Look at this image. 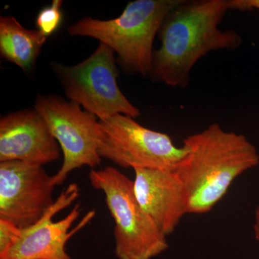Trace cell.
Instances as JSON below:
<instances>
[{
  "label": "cell",
  "mask_w": 259,
  "mask_h": 259,
  "mask_svg": "<svg viewBox=\"0 0 259 259\" xmlns=\"http://www.w3.org/2000/svg\"><path fill=\"white\" fill-rule=\"evenodd\" d=\"M228 0H180L158 32L161 47L153 51L149 77L171 88H186L197 61L208 53L236 50L242 44L234 30L219 28Z\"/></svg>",
  "instance_id": "1"
},
{
  "label": "cell",
  "mask_w": 259,
  "mask_h": 259,
  "mask_svg": "<svg viewBox=\"0 0 259 259\" xmlns=\"http://www.w3.org/2000/svg\"><path fill=\"white\" fill-rule=\"evenodd\" d=\"M187 153L175 167L188 194V213L205 214L242 174L259 165L254 145L245 136L213 123L184 139Z\"/></svg>",
  "instance_id": "2"
},
{
  "label": "cell",
  "mask_w": 259,
  "mask_h": 259,
  "mask_svg": "<svg viewBox=\"0 0 259 259\" xmlns=\"http://www.w3.org/2000/svg\"><path fill=\"white\" fill-rule=\"evenodd\" d=\"M180 0H135L118 18L100 20L91 17L69 28L73 36L91 37L106 44L118 55V63L130 74L149 76L153 41L167 13Z\"/></svg>",
  "instance_id": "3"
},
{
  "label": "cell",
  "mask_w": 259,
  "mask_h": 259,
  "mask_svg": "<svg viewBox=\"0 0 259 259\" xmlns=\"http://www.w3.org/2000/svg\"><path fill=\"white\" fill-rule=\"evenodd\" d=\"M94 188L102 190L115 221V253L118 259H152L168 248L166 236L141 207L134 181L115 167L92 170Z\"/></svg>",
  "instance_id": "4"
},
{
  "label": "cell",
  "mask_w": 259,
  "mask_h": 259,
  "mask_svg": "<svg viewBox=\"0 0 259 259\" xmlns=\"http://www.w3.org/2000/svg\"><path fill=\"white\" fill-rule=\"evenodd\" d=\"M115 53L100 42L91 56L74 66L54 64L65 95L70 101L82 106L99 120L122 114L136 118L139 109L121 92Z\"/></svg>",
  "instance_id": "5"
},
{
  "label": "cell",
  "mask_w": 259,
  "mask_h": 259,
  "mask_svg": "<svg viewBox=\"0 0 259 259\" xmlns=\"http://www.w3.org/2000/svg\"><path fill=\"white\" fill-rule=\"evenodd\" d=\"M34 108L47 122L64 153L62 166L51 177L53 186L64 183L76 168H93L101 163L99 147L102 129L96 116L81 110L79 104L57 95L39 96Z\"/></svg>",
  "instance_id": "6"
},
{
  "label": "cell",
  "mask_w": 259,
  "mask_h": 259,
  "mask_svg": "<svg viewBox=\"0 0 259 259\" xmlns=\"http://www.w3.org/2000/svg\"><path fill=\"white\" fill-rule=\"evenodd\" d=\"M100 122L99 154L122 168L174 170L187 153L168 135L146 128L128 116L118 114Z\"/></svg>",
  "instance_id": "7"
},
{
  "label": "cell",
  "mask_w": 259,
  "mask_h": 259,
  "mask_svg": "<svg viewBox=\"0 0 259 259\" xmlns=\"http://www.w3.org/2000/svg\"><path fill=\"white\" fill-rule=\"evenodd\" d=\"M54 188L42 166L0 162V219L20 229L32 226L55 202Z\"/></svg>",
  "instance_id": "8"
},
{
  "label": "cell",
  "mask_w": 259,
  "mask_h": 259,
  "mask_svg": "<svg viewBox=\"0 0 259 259\" xmlns=\"http://www.w3.org/2000/svg\"><path fill=\"white\" fill-rule=\"evenodd\" d=\"M79 195L78 185L70 184L36 223L22 229L18 239L0 254V259H71L66 252V243L93 219L95 211L87 213L71 231L70 228L80 214L79 204L60 221L54 222L52 218L71 205Z\"/></svg>",
  "instance_id": "9"
},
{
  "label": "cell",
  "mask_w": 259,
  "mask_h": 259,
  "mask_svg": "<svg viewBox=\"0 0 259 259\" xmlns=\"http://www.w3.org/2000/svg\"><path fill=\"white\" fill-rule=\"evenodd\" d=\"M60 157L47 122L34 109L11 112L0 120V162L20 161L42 166Z\"/></svg>",
  "instance_id": "10"
},
{
  "label": "cell",
  "mask_w": 259,
  "mask_h": 259,
  "mask_svg": "<svg viewBox=\"0 0 259 259\" xmlns=\"http://www.w3.org/2000/svg\"><path fill=\"white\" fill-rule=\"evenodd\" d=\"M134 192L145 212L166 237L188 213L187 190L174 170L136 168Z\"/></svg>",
  "instance_id": "11"
},
{
  "label": "cell",
  "mask_w": 259,
  "mask_h": 259,
  "mask_svg": "<svg viewBox=\"0 0 259 259\" xmlns=\"http://www.w3.org/2000/svg\"><path fill=\"white\" fill-rule=\"evenodd\" d=\"M48 37L23 28L14 17L0 18V56L25 72L33 67Z\"/></svg>",
  "instance_id": "12"
},
{
  "label": "cell",
  "mask_w": 259,
  "mask_h": 259,
  "mask_svg": "<svg viewBox=\"0 0 259 259\" xmlns=\"http://www.w3.org/2000/svg\"><path fill=\"white\" fill-rule=\"evenodd\" d=\"M62 4L61 0H54L50 6L44 8L37 15L36 25L38 30L47 37L56 32L61 25L63 17Z\"/></svg>",
  "instance_id": "13"
},
{
  "label": "cell",
  "mask_w": 259,
  "mask_h": 259,
  "mask_svg": "<svg viewBox=\"0 0 259 259\" xmlns=\"http://www.w3.org/2000/svg\"><path fill=\"white\" fill-rule=\"evenodd\" d=\"M21 231L22 229L13 223L0 219V254L6 251L18 239Z\"/></svg>",
  "instance_id": "14"
},
{
  "label": "cell",
  "mask_w": 259,
  "mask_h": 259,
  "mask_svg": "<svg viewBox=\"0 0 259 259\" xmlns=\"http://www.w3.org/2000/svg\"><path fill=\"white\" fill-rule=\"evenodd\" d=\"M229 10L247 11L257 9L259 10V0H228Z\"/></svg>",
  "instance_id": "15"
},
{
  "label": "cell",
  "mask_w": 259,
  "mask_h": 259,
  "mask_svg": "<svg viewBox=\"0 0 259 259\" xmlns=\"http://www.w3.org/2000/svg\"><path fill=\"white\" fill-rule=\"evenodd\" d=\"M253 231L255 239L259 242V207L255 210V223L253 225Z\"/></svg>",
  "instance_id": "16"
}]
</instances>
